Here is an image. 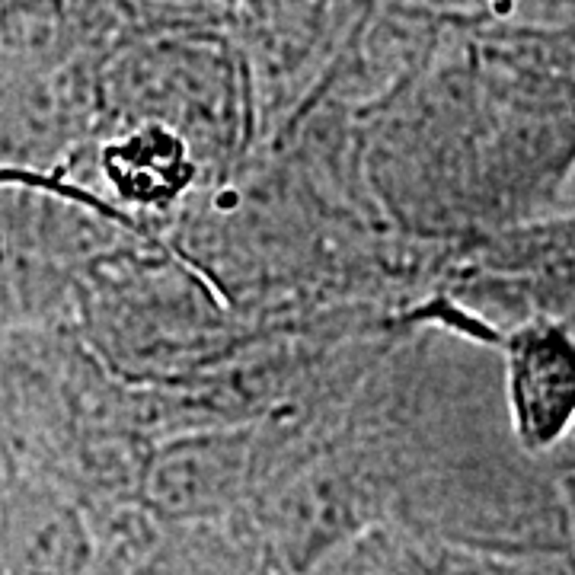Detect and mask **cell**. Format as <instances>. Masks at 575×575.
<instances>
[{
	"mask_svg": "<svg viewBox=\"0 0 575 575\" xmlns=\"http://www.w3.org/2000/svg\"><path fill=\"white\" fill-rule=\"evenodd\" d=\"M505 393L515 435L528 451H547L575 428V336L553 320L511 329Z\"/></svg>",
	"mask_w": 575,
	"mask_h": 575,
	"instance_id": "cell-1",
	"label": "cell"
},
{
	"mask_svg": "<svg viewBox=\"0 0 575 575\" xmlns=\"http://www.w3.org/2000/svg\"><path fill=\"white\" fill-rule=\"evenodd\" d=\"M246 445L231 435L186 438L160 451L150 467L148 495L163 515L202 518L227 508L243 482Z\"/></svg>",
	"mask_w": 575,
	"mask_h": 575,
	"instance_id": "cell-2",
	"label": "cell"
},
{
	"mask_svg": "<svg viewBox=\"0 0 575 575\" xmlns=\"http://www.w3.org/2000/svg\"><path fill=\"white\" fill-rule=\"evenodd\" d=\"M106 173L125 198L138 204H167L192 183L195 167L186 141L163 125H148L106 148Z\"/></svg>",
	"mask_w": 575,
	"mask_h": 575,
	"instance_id": "cell-3",
	"label": "cell"
},
{
	"mask_svg": "<svg viewBox=\"0 0 575 575\" xmlns=\"http://www.w3.org/2000/svg\"><path fill=\"white\" fill-rule=\"evenodd\" d=\"M362 575H432L425 563H419L406 550H390V553H377L371 563L364 566Z\"/></svg>",
	"mask_w": 575,
	"mask_h": 575,
	"instance_id": "cell-4",
	"label": "cell"
},
{
	"mask_svg": "<svg viewBox=\"0 0 575 575\" xmlns=\"http://www.w3.org/2000/svg\"><path fill=\"white\" fill-rule=\"evenodd\" d=\"M569 505H572V521H575V476L569 482Z\"/></svg>",
	"mask_w": 575,
	"mask_h": 575,
	"instance_id": "cell-5",
	"label": "cell"
}]
</instances>
